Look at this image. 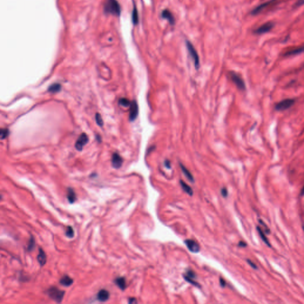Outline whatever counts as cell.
I'll return each mask as SVG.
<instances>
[{"label": "cell", "mask_w": 304, "mask_h": 304, "mask_svg": "<svg viewBox=\"0 0 304 304\" xmlns=\"http://www.w3.org/2000/svg\"><path fill=\"white\" fill-rule=\"evenodd\" d=\"M104 11L107 14L119 16L121 7L117 0H107L104 4Z\"/></svg>", "instance_id": "cell-1"}, {"label": "cell", "mask_w": 304, "mask_h": 304, "mask_svg": "<svg viewBox=\"0 0 304 304\" xmlns=\"http://www.w3.org/2000/svg\"><path fill=\"white\" fill-rule=\"evenodd\" d=\"M47 294L50 298L55 301L56 302L60 303L64 298L65 292L59 290L56 287H51L47 290Z\"/></svg>", "instance_id": "cell-2"}, {"label": "cell", "mask_w": 304, "mask_h": 304, "mask_svg": "<svg viewBox=\"0 0 304 304\" xmlns=\"http://www.w3.org/2000/svg\"><path fill=\"white\" fill-rule=\"evenodd\" d=\"M186 45H187V49L188 50V52L190 54L191 57H192V59L194 60V65L196 69H198L200 67V59L198 55L196 49L194 48V47L192 45V43L190 41H186Z\"/></svg>", "instance_id": "cell-3"}, {"label": "cell", "mask_w": 304, "mask_h": 304, "mask_svg": "<svg viewBox=\"0 0 304 304\" xmlns=\"http://www.w3.org/2000/svg\"><path fill=\"white\" fill-rule=\"evenodd\" d=\"M230 78L236 87L240 91H245L246 86L244 81L240 76L235 72H230Z\"/></svg>", "instance_id": "cell-4"}, {"label": "cell", "mask_w": 304, "mask_h": 304, "mask_svg": "<svg viewBox=\"0 0 304 304\" xmlns=\"http://www.w3.org/2000/svg\"><path fill=\"white\" fill-rule=\"evenodd\" d=\"M295 100L293 99H286L281 101L275 105V109L279 111H283L292 107L295 103Z\"/></svg>", "instance_id": "cell-5"}, {"label": "cell", "mask_w": 304, "mask_h": 304, "mask_svg": "<svg viewBox=\"0 0 304 304\" xmlns=\"http://www.w3.org/2000/svg\"><path fill=\"white\" fill-rule=\"evenodd\" d=\"M278 0H269L268 1H266L264 3H263L260 5H258L256 8H254L252 11H251V14L253 16L257 15L260 14V13L263 12V11L265 10V9L269 7L270 5L274 4Z\"/></svg>", "instance_id": "cell-6"}, {"label": "cell", "mask_w": 304, "mask_h": 304, "mask_svg": "<svg viewBox=\"0 0 304 304\" xmlns=\"http://www.w3.org/2000/svg\"><path fill=\"white\" fill-rule=\"evenodd\" d=\"M130 108V114L129 119L130 121H134L138 116L139 114V106L135 101L131 102Z\"/></svg>", "instance_id": "cell-7"}, {"label": "cell", "mask_w": 304, "mask_h": 304, "mask_svg": "<svg viewBox=\"0 0 304 304\" xmlns=\"http://www.w3.org/2000/svg\"><path fill=\"white\" fill-rule=\"evenodd\" d=\"M274 27V23L272 22H267L262 25V26L258 27L256 30L254 31V33L257 35H262L268 32H270V30H272L273 28Z\"/></svg>", "instance_id": "cell-8"}, {"label": "cell", "mask_w": 304, "mask_h": 304, "mask_svg": "<svg viewBox=\"0 0 304 304\" xmlns=\"http://www.w3.org/2000/svg\"><path fill=\"white\" fill-rule=\"evenodd\" d=\"M88 141H89V138L87 134L85 133L81 134L80 137H79V139H77L75 144V147L76 149L79 151H81L83 150V147L88 143Z\"/></svg>", "instance_id": "cell-9"}, {"label": "cell", "mask_w": 304, "mask_h": 304, "mask_svg": "<svg viewBox=\"0 0 304 304\" xmlns=\"http://www.w3.org/2000/svg\"><path fill=\"white\" fill-rule=\"evenodd\" d=\"M185 244L187 246L188 249L194 253L198 252L200 250V247L197 242L192 240H185Z\"/></svg>", "instance_id": "cell-10"}, {"label": "cell", "mask_w": 304, "mask_h": 304, "mask_svg": "<svg viewBox=\"0 0 304 304\" xmlns=\"http://www.w3.org/2000/svg\"><path fill=\"white\" fill-rule=\"evenodd\" d=\"M123 158L118 153H113L112 155V166L115 168L118 169L123 165Z\"/></svg>", "instance_id": "cell-11"}, {"label": "cell", "mask_w": 304, "mask_h": 304, "mask_svg": "<svg viewBox=\"0 0 304 304\" xmlns=\"http://www.w3.org/2000/svg\"><path fill=\"white\" fill-rule=\"evenodd\" d=\"M304 53V45L301 46L298 48H294L290 49L284 53L285 57H291L294 55H297Z\"/></svg>", "instance_id": "cell-12"}, {"label": "cell", "mask_w": 304, "mask_h": 304, "mask_svg": "<svg viewBox=\"0 0 304 304\" xmlns=\"http://www.w3.org/2000/svg\"><path fill=\"white\" fill-rule=\"evenodd\" d=\"M184 279L187 280V282H188L189 283L192 284L194 286H198V284L197 282H196L194 280V278H196V275L195 274V273L193 271H191V270H189L187 272V273L184 276Z\"/></svg>", "instance_id": "cell-13"}, {"label": "cell", "mask_w": 304, "mask_h": 304, "mask_svg": "<svg viewBox=\"0 0 304 304\" xmlns=\"http://www.w3.org/2000/svg\"><path fill=\"white\" fill-rule=\"evenodd\" d=\"M109 292L108 290L105 289H102L98 292L97 298L101 302H105L109 298Z\"/></svg>", "instance_id": "cell-14"}, {"label": "cell", "mask_w": 304, "mask_h": 304, "mask_svg": "<svg viewBox=\"0 0 304 304\" xmlns=\"http://www.w3.org/2000/svg\"><path fill=\"white\" fill-rule=\"evenodd\" d=\"M162 17L163 19L168 20V21L169 22V23L171 25H174V23H175L174 17L173 16L170 11L166 10V9L164 10L162 13Z\"/></svg>", "instance_id": "cell-15"}, {"label": "cell", "mask_w": 304, "mask_h": 304, "mask_svg": "<svg viewBox=\"0 0 304 304\" xmlns=\"http://www.w3.org/2000/svg\"><path fill=\"white\" fill-rule=\"evenodd\" d=\"M37 261L41 266H43L47 262V256L42 248L39 249V254L37 257Z\"/></svg>", "instance_id": "cell-16"}, {"label": "cell", "mask_w": 304, "mask_h": 304, "mask_svg": "<svg viewBox=\"0 0 304 304\" xmlns=\"http://www.w3.org/2000/svg\"><path fill=\"white\" fill-rule=\"evenodd\" d=\"M67 197L69 200V203H75L77 199L76 194L75 193V191L73 190V188H68L67 189Z\"/></svg>", "instance_id": "cell-17"}, {"label": "cell", "mask_w": 304, "mask_h": 304, "mask_svg": "<svg viewBox=\"0 0 304 304\" xmlns=\"http://www.w3.org/2000/svg\"><path fill=\"white\" fill-rule=\"evenodd\" d=\"M59 283L64 286L69 287L73 283V279H71L69 276L65 275L60 279Z\"/></svg>", "instance_id": "cell-18"}, {"label": "cell", "mask_w": 304, "mask_h": 304, "mask_svg": "<svg viewBox=\"0 0 304 304\" xmlns=\"http://www.w3.org/2000/svg\"><path fill=\"white\" fill-rule=\"evenodd\" d=\"M115 283L122 290H124L126 288V281L125 279L123 277L118 278L115 280Z\"/></svg>", "instance_id": "cell-19"}, {"label": "cell", "mask_w": 304, "mask_h": 304, "mask_svg": "<svg viewBox=\"0 0 304 304\" xmlns=\"http://www.w3.org/2000/svg\"><path fill=\"white\" fill-rule=\"evenodd\" d=\"M180 166H181V168L182 171V172L184 173V174L185 175V176H186L187 178V179L191 182L194 181V177L192 176L191 173L189 171V170L187 169L182 164H180Z\"/></svg>", "instance_id": "cell-20"}, {"label": "cell", "mask_w": 304, "mask_h": 304, "mask_svg": "<svg viewBox=\"0 0 304 304\" xmlns=\"http://www.w3.org/2000/svg\"><path fill=\"white\" fill-rule=\"evenodd\" d=\"M180 184H181L182 188L183 189V190L185 192L187 193V194H188L191 196H192V194H193V191H192V189L191 188V187H190L188 184H187L185 182H184L183 181H180Z\"/></svg>", "instance_id": "cell-21"}, {"label": "cell", "mask_w": 304, "mask_h": 304, "mask_svg": "<svg viewBox=\"0 0 304 304\" xmlns=\"http://www.w3.org/2000/svg\"><path fill=\"white\" fill-rule=\"evenodd\" d=\"M61 85H59V83H54L53 85H52L49 87L48 91L51 93H57V92H58L61 91Z\"/></svg>", "instance_id": "cell-22"}, {"label": "cell", "mask_w": 304, "mask_h": 304, "mask_svg": "<svg viewBox=\"0 0 304 304\" xmlns=\"http://www.w3.org/2000/svg\"><path fill=\"white\" fill-rule=\"evenodd\" d=\"M257 229L258 232L259 233V235H260V236H261V238H262V240H263V241L264 242V243H265V244H266L267 246H270V243H269V241H268V239H267L266 236L265 234L263 233V230H262V228H260L259 226H257Z\"/></svg>", "instance_id": "cell-23"}, {"label": "cell", "mask_w": 304, "mask_h": 304, "mask_svg": "<svg viewBox=\"0 0 304 304\" xmlns=\"http://www.w3.org/2000/svg\"><path fill=\"white\" fill-rule=\"evenodd\" d=\"M132 20L133 22L134 25H137L139 23V15H138V11L137 10L136 7H134L133 11V14H132Z\"/></svg>", "instance_id": "cell-24"}, {"label": "cell", "mask_w": 304, "mask_h": 304, "mask_svg": "<svg viewBox=\"0 0 304 304\" xmlns=\"http://www.w3.org/2000/svg\"><path fill=\"white\" fill-rule=\"evenodd\" d=\"M65 235L69 238H72L74 237L75 231L71 226H67L65 231Z\"/></svg>", "instance_id": "cell-25"}, {"label": "cell", "mask_w": 304, "mask_h": 304, "mask_svg": "<svg viewBox=\"0 0 304 304\" xmlns=\"http://www.w3.org/2000/svg\"><path fill=\"white\" fill-rule=\"evenodd\" d=\"M35 246V241L33 236H31L30 240H29V244L27 246V250L29 251H32L34 250Z\"/></svg>", "instance_id": "cell-26"}, {"label": "cell", "mask_w": 304, "mask_h": 304, "mask_svg": "<svg viewBox=\"0 0 304 304\" xmlns=\"http://www.w3.org/2000/svg\"><path fill=\"white\" fill-rule=\"evenodd\" d=\"M119 103L123 107H128L130 106L131 102L127 98H121L119 100Z\"/></svg>", "instance_id": "cell-27"}, {"label": "cell", "mask_w": 304, "mask_h": 304, "mask_svg": "<svg viewBox=\"0 0 304 304\" xmlns=\"http://www.w3.org/2000/svg\"><path fill=\"white\" fill-rule=\"evenodd\" d=\"M8 134H9V131L7 129H2L1 130V133H0L1 139L3 140V139H5L8 136Z\"/></svg>", "instance_id": "cell-28"}, {"label": "cell", "mask_w": 304, "mask_h": 304, "mask_svg": "<svg viewBox=\"0 0 304 304\" xmlns=\"http://www.w3.org/2000/svg\"><path fill=\"white\" fill-rule=\"evenodd\" d=\"M95 119H96V123L102 127L103 125V119L102 118L101 115L99 114V113H96V116H95Z\"/></svg>", "instance_id": "cell-29"}, {"label": "cell", "mask_w": 304, "mask_h": 304, "mask_svg": "<svg viewBox=\"0 0 304 304\" xmlns=\"http://www.w3.org/2000/svg\"><path fill=\"white\" fill-rule=\"evenodd\" d=\"M304 5V0H298L295 4V7H299L300 6Z\"/></svg>", "instance_id": "cell-30"}, {"label": "cell", "mask_w": 304, "mask_h": 304, "mask_svg": "<svg viewBox=\"0 0 304 304\" xmlns=\"http://www.w3.org/2000/svg\"><path fill=\"white\" fill-rule=\"evenodd\" d=\"M221 194L222 195L223 197H226L227 196H228V190L226 188H224L221 190Z\"/></svg>", "instance_id": "cell-31"}, {"label": "cell", "mask_w": 304, "mask_h": 304, "mask_svg": "<svg viewBox=\"0 0 304 304\" xmlns=\"http://www.w3.org/2000/svg\"><path fill=\"white\" fill-rule=\"evenodd\" d=\"M164 163H165V166L167 168H168V169L171 168V162H170L169 160H166Z\"/></svg>", "instance_id": "cell-32"}, {"label": "cell", "mask_w": 304, "mask_h": 304, "mask_svg": "<svg viewBox=\"0 0 304 304\" xmlns=\"http://www.w3.org/2000/svg\"><path fill=\"white\" fill-rule=\"evenodd\" d=\"M247 262H248V264H250V265L251 267H252V268H255V269H256L257 268V267L256 266V264H254L253 262H251V260H247Z\"/></svg>", "instance_id": "cell-33"}, {"label": "cell", "mask_w": 304, "mask_h": 304, "mask_svg": "<svg viewBox=\"0 0 304 304\" xmlns=\"http://www.w3.org/2000/svg\"><path fill=\"white\" fill-rule=\"evenodd\" d=\"M220 286H222V287H224V286L226 285V282H224V280L222 278L220 279Z\"/></svg>", "instance_id": "cell-34"}, {"label": "cell", "mask_w": 304, "mask_h": 304, "mask_svg": "<svg viewBox=\"0 0 304 304\" xmlns=\"http://www.w3.org/2000/svg\"><path fill=\"white\" fill-rule=\"evenodd\" d=\"M128 302H129V304L137 303V301H136V299H135V298H130L129 301H128Z\"/></svg>", "instance_id": "cell-35"}, {"label": "cell", "mask_w": 304, "mask_h": 304, "mask_svg": "<svg viewBox=\"0 0 304 304\" xmlns=\"http://www.w3.org/2000/svg\"><path fill=\"white\" fill-rule=\"evenodd\" d=\"M239 246H242V247H244V246H246V244L245 242H240V244H239Z\"/></svg>", "instance_id": "cell-36"}, {"label": "cell", "mask_w": 304, "mask_h": 304, "mask_svg": "<svg viewBox=\"0 0 304 304\" xmlns=\"http://www.w3.org/2000/svg\"><path fill=\"white\" fill-rule=\"evenodd\" d=\"M300 195H301V196H304V187H302V190H301V193H300Z\"/></svg>", "instance_id": "cell-37"}, {"label": "cell", "mask_w": 304, "mask_h": 304, "mask_svg": "<svg viewBox=\"0 0 304 304\" xmlns=\"http://www.w3.org/2000/svg\"><path fill=\"white\" fill-rule=\"evenodd\" d=\"M303 229H304V225L303 226Z\"/></svg>", "instance_id": "cell-38"}]
</instances>
